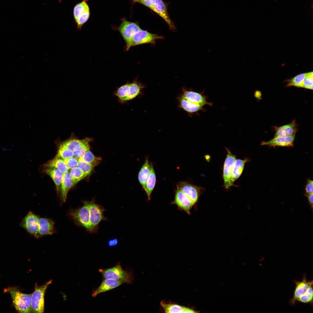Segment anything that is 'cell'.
Listing matches in <instances>:
<instances>
[{"label":"cell","mask_w":313,"mask_h":313,"mask_svg":"<svg viewBox=\"0 0 313 313\" xmlns=\"http://www.w3.org/2000/svg\"><path fill=\"white\" fill-rule=\"evenodd\" d=\"M305 196L313 194V182L310 179H308L305 188Z\"/></svg>","instance_id":"obj_38"},{"label":"cell","mask_w":313,"mask_h":313,"mask_svg":"<svg viewBox=\"0 0 313 313\" xmlns=\"http://www.w3.org/2000/svg\"><path fill=\"white\" fill-rule=\"evenodd\" d=\"M249 161L247 158L243 160L236 159L233 165L232 172V180L234 183L240 177L245 163Z\"/></svg>","instance_id":"obj_27"},{"label":"cell","mask_w":313,"mask_h":313,"mask_svg":"<svg viewBox=\"0 0 313 313\" xmlns=\"http://www.w3.org/2000/svg\"><path fill=\"white\" fill-rule=\"evenodd\" d=\"M79 159L91 164L95 167L99 164L101 160V158L95 156L90 150L87 151Z\"/></svg>","instance_id":"obj_30"},{"label":"cell","mask_w":313,"mask_h":313,"mask_svg":"<svg viewBox=\"0 0 313 313\" xmlns=\"http://www.w3.org/2000/svg\"><path fill=\"white\" fill-rule=\"evenodd\" d=\"M307 73L299 74L294 77L288 79L286 85L287 87L294 86L303 88V83Z\"/></svg>","instance_id":"obj_28"},{"label":"cell","mask_w":313,"mask_h":313,"mask_svg":"<svg viewBox=\"0 0 313 313\" xmlns=\"http://www.w3.org/2000/svg\"><path fill=\"white\" fill-rule=\"evenodd\" d=\"M177 189L183 192L192 201L195 205L199 197L205 190L202 187L194 185L187 181H180L176 184Z\"/></svg>","instance_id":"obj_9"},{"label":"cell","mask_w":313,"mask_h":313,"mask_svg":"<svg viewBox=\"0 0 313 313\" xmlns=\"http://www.w3.org/2000/svg\"><path fill=\"white\" fill-rule=\"evenodd\" d=\"M227 154L225 159L223 168V179L224 186L228 189L230 187L235 186L232 180V172L234 163L236 160V156L228 148L225 147Z\"/></svg>","instance_id":"obj_8"},{"label":"cell","mask_w":313,"mask_h":313,"mask_svg":"<svg viewBox=\"0 0 313 313\" xmlns=\"http://www.w3.org/2000/svg\"><path fill=\"white\" fill-rule=\"evenodd\" d=\"M306 196L307 197L309 204L312 207L313 198V194L308 195Z\"/></svg>","instance_id":"obj_41"},{"label":"cell","mask_w":313,"mask_h":313,"mask_svg":"<svg viewBox=\"0 0 313 313\" xmlns=\"http://www.w3.org/2000/svg\"><path fill=\"white\" fill-rule=\"evenodd\" d=\"M297 126L294 119L290 123L277 127L276 129L274 137L287 136L296 134Z\"/></svg>","instance_id":"obj_21"},{"label":"cell","mask_w":313,"mask_h":313,"mask_svg":"<svg viewBox=\"0 0 313 313\" xmlns=\"http://www.w3.org/2000/svg\"><path fill=\"white\" fill-rule=\"evenodd\" d=\"M89 138L87 137L81 140L77 138L74 134H72L70 138L60 143L67 148L74 152L78 150Z\"/></svg>","instance_id":"obj_23"},{"label":"cell","mask_w":313,"mask_h":313,"mask_svg":"<svg viewBox=\"0 0 313 313\" xmlns=\"http://www.w3.org/2000/svg\"><path fill=\"white\" fill-rule=\"evenodd\" d=\"M52 282L50 280L45 284L36 285L35 290L32 294L31 307L32 312L43 313L44 310V296L48 286Z\"/></svg>","instance_id":"obj_6"},{"label":"cell","mask_w":313,"mask_h":313,"mask_svg":"<svg viewBox=\"0 0 313 313\" xmlns=\"http://www.w3.org/2000/svg\"><path fill=\"white\" fill-rule=\"evenodd\" d=\"M161 305L165 313H195V310L172 303L162 301Z\"/></svg>","instance_id":"obj_20"},{"label":"cell","mask_w":313,"mask_h":313,"mask_svg":"<svg viewBox=\"0 0 313 313\" xmlns=\"http://www.w3.org/2000/svg\"><path fill=\"white\" fill-rule=\"evenodd\" d=\"M118 242V239L117 238H113L109 240L108 242V245L110 247L115 246L117 245Z\"/></svg>","instance_id":"obj_40"},{"label":"cell","mask_w":313,"mask_h":313,"mask_svg":"<svg viewBox=\"0 0 313 313\" xmlns=\"http://www.w3.org/2000/svg\"><path fill=\"white\" fill-rule=\"evenodd\" d=\"M98 271L102 274L103 279H111L130 284L132 283L134 278L132 274L124 270L120 265L105 269H100Z\"/></svg>","instance_id":"obj_4"},{"label":"cell","mask_w":313,"mask_h":313,"mask_svg":"<svg viewBox=\"0 0 313 313\" xmlns=\"http://www.w3.org/2000/svg\"><path fill=\"white\" fill-rule=\"evenodd\" d=\"M170 204L176 205L179 210L184 211L188 214H191V209L194 205L188 196L177 189L175 192L174 199Z\"/></svg>","instance_id":"obj_12"},{"label":"cell","mask_w":313,"mask_h":313,"mask_svg":"<svg viewBox=\"0 0 313 313\" xmlns=\"http://www.w3.org/2000/svg\"><path fill=\"white\" fill-rule=\"evenodd\" d=\"M89 9L86 10L75 21L77 29L81 30L84 24L88 20L90 16Z\"/></svg>","instance_id":"obj_34"},{"label":"cell","mask_w":313,"mask_h":313,"mask_svg":"<svg viewBox=\"0 0 313 313\" xmlns=\"http://www.w3.org/2000/svg\"><path fill=\"white\" fill-rule=\"evenodd\" d=\"M69 173L76 184L87 176L77 167L71 169Z\"/></svg>","instance_id":"obj_31"},{"label":"cell","mask_w":313,"mask_h":313,"mask_svg":"<svg viewBox=\"0 0 313 313\" xmlns=\"http://www.w3.org/2000/svg\"><path fill=\"white\" fill-rule=\"evenodd\" d=\"M163 38L162 36L150 33L147 31L141 30L133 36L129 47L148 43H154L158 39Z\"/></svg>","instance_id":"obj_11"},{"label":"cell","mask_w":313,"mask_h":313,"mask_svg":"<svg viewBox=\"0 0 313 313\" xmlns=\"http://www.w3.org/2000/svg\"><path fill=\"white\" fill-rule=\"evenodd\" d=\"M75 184L69 172L63 174L60 191L62 203L65 202L69 191Z\"/></svg>","instance_id":"obj_19"},{"label":"cell","mask_w":313,"mask_h":313,"mask_svg":"<svg viewBox=\"0 0 313 313\" xmlns=\"http://www.w3.org/2000/svg\"><path fill=\"white\" fill-rule=\"evenodd\" d=\"M39 217L32 211H29L22 219L20 226L29 234L37 239Z\"/></svg>","instance_id":"obj_10"},{"label":"cell","mask_w":313,"mask_h":313,"mask_svg":"<svg viewBox=\"0 0 313 313\" xmlns=\"http://www.w3.org/2000/svg\"><path fill=\"white\" fill-rule=\"evenodd\" d=\"M139 0H134V2H138Z\"/></svg>","instance_id":"obj_43"},{"label":"cell","mask_w":313,"mask_h":313,"mask_svg":"<svg viewBox=\"0 0 313 313\" xmlns=\"http://www.w3.org/2000/svg\"><path fill=\"white\" fill-rule=\"evenodd\" d=\"M296 134L287 136L278 137L267 141H262L261 145L271 147H287L293 146Z\"/></svg>","instance_id":"obj_15"},{"label":"cell","mask_w":313,"mask_h":313,"mask_svg":"<svg viewBox=\"0 0 313 313\" xmlns=\"http://www.w3.org/2000/svg\"><path fill=\"white\" fill-rule=\"evenodd\" d=\"M90 226V233L97 232L100 222L108 220L104 215L105 209L101 205L96 203L94 199L89 201Z\"/></svg>","instance_id":"obj_5"},{"label":"cell","mask_w":313,"mask_h":313,"mask_svg":"<svg viewBox=\"0 0 313 313\" xmlns=\"http://www.w3.org/2000/svg\"><path fill=\"white\" fill-rule=\"evenodd\" d=\"M56 156L63 159L72 157L74 156V154L72 151L60 143Z\"/></svg>","instance_id":"obj_32"},{"label":"cell","mask_w":313,"mask_h":313,"mask_svg":"<svg viewBox=\"0 0 313 313\" xmlns=\"http://www.w3.org/2000/svg\"><path fill=\"white\" fill-rule=\"evenodd\" d=\"M46 168L54 167L60 170L63 174L68 172L69 169L63 159L57 156L52 159L48 161L44 164Z\"/></svg>","instance_id":"obj_25"},{"label":"cell","mask_w":313,"mask_h":313,"mask_svg":"<svg viewBox=\"0 0 313 313\" xmlns=\"http://www.w3.org/2000/svg\"><path fill=\"white\" fill-rule=\"evenodd\" d=\"M44 172L49 176L53 181L58 194L60 191L61 185L63 174L58 169L54 167L46 168Z\"/></svg>","instance_id":"obj_22"},{"label":"cell","mask_w":313,"mask_h":313,"mask_svg":"<svg viewBox=\"0 0 313 313\" xmlns=\"http://www.w3.org/2000/svg\"><path fill=\"white\" fill-rule=\"evenodd\" d=\"M150 169L149 175L147 179L145 190L148 199H151V194L155 187L156 182V176L153 165L150 163Z\"/></svg>","instance_id":"obj_24"},{"label":"cell","mask_w":313,"mask_h":313,"mask_svg":"<svg viewBox=\"0 0 313 313\" xmlns=\"http://www.w3.org/2000/svg\"><path fill=\"white\" fill-rule=\"evenodd\" d=\"M83 205L77 209L70 210L69 215L76 225L85 228L90 233V211L89 201H83Z\"/></svg>","instance_id":"obj_3"},{"label":"cell","mask_w":313,"mask_h":313,"mask_svg":"<svg viewBox=\"0 0 313 313\" xmlns=\"http://www.w3.org/2000/svg\"><path fill=\"white\" fill-rule=\"evenodd\" d=\"M156 0H139L138 2L149 8L151 9Z\"/></svg>","instance_id":"obj_39"},{"label":"cell","mask_w":313,"mask_h":313,"mask_svg":"<svg viewBox=\"0 0 313 313\" xmlns=\"http://www.w3.org/2000/svg\"><path fill=\"white\" fill-rule=\"evenodd\" d=\"M150 169V163L147 158L140 169L138 175L139 181L145 190L146 182L149 176Z\"/></svg>","instance_id":"obj_26"},{"label":"cell","mask_w":313,"mask_h":313,"mask_svg":"<svg viewBox=\"0 0 313 313\" xmlns=\"http://www.w3.org/2000/svg\"><path fill=\"white\" fill-rule=\"evenodd\" d=\"M261 96V93L260 91H257L255 93V96L256 98H259Z\"/></svg>","instance_id":"obj_42"},{"label":"cell","mask_w":313,"mask_h":313,"mask_svg":"<svg viewBox=\"0 0 313 313\" xmlns=\"http://www.w3.org/2000/svg\"><path fill=\"white\" fill-rule=\"evenodd\" d=\"M181 95L189 101L202 106L208 105L212 106V103L207 101V97L203 92L199 93L192 90L182 88Z\"/></svg>","instance_id":"obj_13"},{"label":"cell","mask_w":313,"mask_h":313,"mask_svg":"<svg viewBox=\"0 0 313 313\" xmlns=\"http://www.w3.org/2000/svg\"><path fill=\"white\" fill-rule=\"evenodd\" d=\"M178 106L190 115L197 113L200 111H204L203 106L192 103L184 98L181 95L177 98Z\"/></svg>","instance_id":"obj_18"},{"label":"cell","mask_w":313,"mask_h":313,"mask_svg":"<svg viewBox=\"0 0 313 313\" xmlns=\"http://www.w3.org/2000/svg\"><path fill=\"white\" fill-rule=\"evenodd\" d=\"M77 167L87 176L92 172L95 166L91 164L79 159Z\"/></svg>","instance_id":"obj_35"},{"label":"cell","mask_w":313,"mask_h":313,"mask_svg":"<svg viewBox=\"0 0 313 313\" xmlns=\"http://www.w3.org/2000/svg\"><path fill=\"white\" fill-rule=\"evenodd\" d=\"M92 140V139L89 138L78 150L73 152L74 156L78 159L81 157L87 151L90 150L89 143Z\"/></svg>","instance_id":"obj_33"},{"label":"cell","mask_w":313,"mask_h":313,"mask_svg":"<svg viewBox=\"0 0 313 313\" xmlns=\"http://www.w3.org/2000/svg\"><path fill=\"white\" fill-rule=\"evenodd\" d=\"M124 283H125L123 281L113 279H103L100 286L93 290L92 296L95 297L100 294L112 290Z\"/></svg>","instance_id":"obj_16"},{"label":"cell","mask_w":313,"mask_h":313,"mask_svg":"<svg viewBox=\"0 0 313 313\" xmlns=\"http://www.w3.org/2000/svg\"><path fill=\"white\" fill-rule=\"evenodd\" d=\"M141 29L137 23L123 20L118 28V30L124 40L126 44V50L129 49L130 45L134 35Z\"/></svg>","instance_id":"obj_7"},{"label":"cell","mask_w":313,"mask_h":313,"mask_svg":"<svg viewBox=\"0 0 313 313\" xmlns=\"http://www.w3.org/2000/svg\"><path fill=\"white\" fill-rule=\"evenodd\" d=\"M313 81V72H307L303 85V88L305 89L312 90Z\"/></svg>","instance_id":"obj_36"},{"label":"cell","mask_w":313,"mask_h":313,"mask_svg":"<svg viewBox=\"0 0 313 313\" xmlns=\"http://www.w3.org/2000/svg\"><path fill=\"white\" fill-rule=\"evenodd\" d=\"M63 160L69 169L77 167L79 159L74 156Z\"/></svg>","instance_id":"obj_37"},{"label":"cell","mask_w":313,"mask_h":313,"mask_svg":"<svg viewBox=\"0 0 313 313\" xmlns=\"http://www.w3.org/2000/svg\"><path fill=\"white\" fill-rule=\"evenodd\" d=\"M54 222L51 219L45 217H39L38 239L47 235H51L55 232Z\"/></svg>","instance_id":"obj_14"},{"label":"cell","mask_w":313,"mask_h":313,"mask_svg":"<svg viewBox=\"0 0 313 313\" xmlns=\"http://www.w3.org/2000/svg\"><path fill=\"white\" fill-rule=\"evenodd\" d=\"M151 9L164 20L171 30L174 31L176 30L174 23L168 13L165 5L162 0H156Z\"/></svg>","instance_id":"obj_17"},{"label":"cell","mask_w":313,"mask_h":313,"mask_svg":"<svg viewBox=\"0 0 313 313\" xmlns=\"http://www.w3.org/2000/svg\"><path fill=\"white\" fill-rule=\"evenodd\" d=\"M296 286L292 299L290 300V304L295 305L298 302L303 303L313 304V281H307L304 275L301 281H295Z\"/></svg>","instance_id":"obj_1"},{"label":"cell","mask_w":313,"mask_h":313,"mask_svg":"<svg viewBox=\"0 0 313 313\" xmlns=\"http://www.w3.org/2000/svg\"><path fill=\"white\" fill-rule=\"evenodd\" d=\"M89 9L87 0H83L81 2L76 5L73 9V16L74 21L86 10Z\"/></svg>","instance_id":"obj_29"},{"label":"cell","mask_w":313,"mask_h":313,"mask_svg":"<svg viewBox=\"0 0 313 313\" xmlns=\"http://www.w3.org/2000/svg\"><path fill=\"white\" fill-rule=\"evenodd\" d=\"M4 291L5 292L9 293L11 296L14 306L18 312H32V294L23 293L15 287L6 288Z\"/></svg>","instance_id":"obj_2"}]
</instances>
